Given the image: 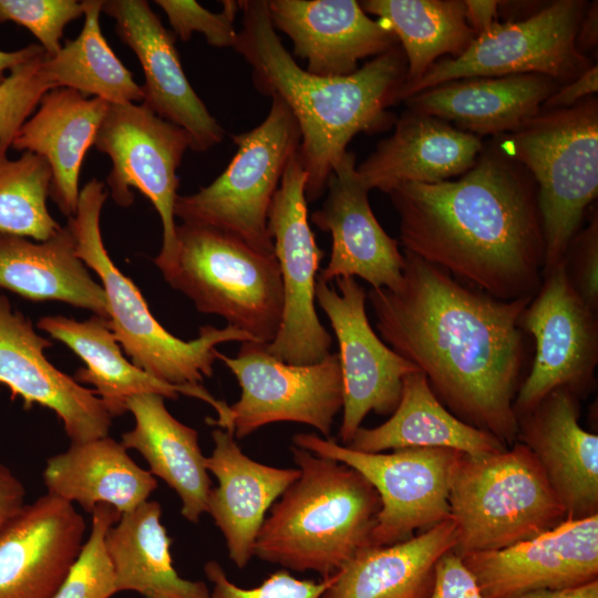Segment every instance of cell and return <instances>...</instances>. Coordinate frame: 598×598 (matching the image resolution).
Segmentation results:
<instances>
[{
  "instance_id": "1",
  "label": "cell",
  "mask_w": 598,
  "mask_h": 598,
  "mask_svg": "<svg viewBox=\"0 0 598 598\" xmlns=\"http://www.w3.org/2000/svg\"><path fill=\"white\" fill-rule=\"evenodd\" d=\"M403 256L401 287L369 291L383 341L425 375L455 416L513 443L525 362L520 318L534 297L498 300L410 251Z\"/></svg>"
},
{
  "instance_id": "2",
  "label": "cell",
  "mask_w": 598,
  "mask_h": 598,
  "mask_svg": "<svg viewBox=\"0 0 598 598\" xmlns=\"http://www.w3.org/2000/svg\"><path fill=\"white\" fill-rule=\"evenodd\" d=\"M404 250L498 300L533 298L545 239L529 172L494 143L456 181L389 193Z\"/></svg>"
},
{
  "instance_id": "3",
  "label": "cell",
  "mask_w": 598,
  "mask_h": 598,
  "mask_svg": "<svg viewBox=\"0 0 598 598\" xmlns=\"http://www.w3.org/2000/svg\"><path fill=\"white\" fill-rule=\"evenodd\" d=\"M243 24L234 50L251 68L255 89L281 100L301 133L298 155L307 174L306 198L319 199L328 178L358 133L394 124L388 109L398 103L406 75L400 44L347 76H319L300 68L270 21L267 0L239 1Z\"/></svg>"
},
{
  "instance_id": "4",
  "label": "cell",
  "mask_w": 598,
  "mask_h": 598,
  "mask_svg": "<svg viewBox=\"0 0 598 598\" xmlns=\"http://www.w3.org/2000/svg\"><path fill=\"white\" fill-rule=\"evenodd\" d=\"M291 451L300 476L270 507L254 555L329 577L371 546L380 496L353 467L295 445Z\"/></svg>"
},
{
  "instance_id": "5",
  "label": "cell",
  "mask_w": 598,
  "mask_h": 598,
  "mask_svg": "<svg viewBox=\"0 0 598 598\" xmlns=\"http://www.w3.org/2000/svg\"><path fill=\"white\" fill-rule=\"evenodd\" d=\"M109 196L96 178L80 192L78 209L69 218L76 256L100 278L106 295L110 327L133 364L152 377L176 385L200 384L213 377L216 346L256 341L249 333L227 324L199 328L196 339L184 341L168 332L152 315L135 283L110 258L100 218Z\"/></svg>"
},
{
  "instance_id": "6",
  "label": "cell",
  "mask_w": 598,
  "mask_h": 598,
  "mask_svg": "<svg viewBox=\"0 0 598 598\" xmlns=\"http://www.w3.org/2000/svg\"><path fill=\"white\" fill-rule=\"evenodd\" d=\"M493 143L520 163L537 188L545 239L543 277L565 260L587 207L598 193V100L540 110Z\"/></svg>"
},
{
  "instance_id": "7",
  "label": "cell",
  "mask_w": 598,
  "mask_h": 598,
  "mask_svg": "<svg viewBox=\"0 0 598 598\" xmlns=\"http://www.w3.org/2000/svg\"><path fill=\"white\" fill-rule=\"evenodd\" d=\"M450 517L458 556L497 550L566 519V511L530 450L518 442L484 455L460 453L451 477Z\"/></svg>"
},
{
  "instance_id": "8",
  "label": "cell",
  "mask_w": 598,
  "mask_h": 598,
  "mask_svg": "<svg viewBox=\"0 0 598 598\" xmlns=\"http://www.w3.org/2000/svg\"><path fill=\"white\" fill-rule=\"evenodd\" d=\"M165 281L203 313L270 343L283 311V290L275 254H262L221 230L176 225V257Z\"/></svg>"
},
{
  "instance_id": "9",
  "label": "cell",
  "mask_w": 598,
  "mask_h": 598,
  "mask_svg": "<svg viewBox=\"0 0 598 598\" xmlns=\"http://www.w3.org/2000/svg\"><path fill=\"white\" fill-rule=\"evenodd\" d=\"M270 99V110L258 126L231 135L237 151L226 169L196 193L178 195L174 207L183 223L230 234L262 254H275L268 212L301 142L289 107L276 96Z\"/></svg>"
},
{
  "instance_id": "10",
  "label": "cell",
  "mask_w": 598,
  "mask_h": 598,
  "mask_svg": "<svg viewBox=\"0 0 598 598\" xmlns=\"http://www.w3.org/2000/svg\"><path fill=\"white\" fill-rule=\"evenodd\" d=\"M587 2L556 0L519 20L496 22L456 58H441L403 96L467 78L536 73L568 83L594 63L575 45Z\"/></svg>"
},
{
  "instance_id": "11",
  "label": "cell",
  "mask_w": 598,
  "mask_h": 598,
  "mask_svg": "<svg viewBox=\"0 0 598 598\" xmlns=\"http://www.w3.org/2000/svg\"><path fill=\"white\" fill-rule=\"evenodd\" d=\"M295 446L344 463L362 474L380 496L381 509L371 546L406 540L450 517L452 472L461 452L443 447H406L365 453L312 433H298Z\"/></svg>"
},
{
  "instance_id": "12",
  "label": "cell",
  "mask_w": 598,
  "mask_h": 598,
  "mask_svg": "<svg viewBox=\"0 0 598 598\" xmlns=\"http://www.w3.org/2000/svg\"><path fill=\"white\" fill-rule=\"evenodd\" d=\"M94 146L112 161L106 177L112 199L118 206H131L134 200L131 188L135 187L157 210L163 243L154 264L163 275L173 267L176 257L177 168L190 148L189 135L143 103L110 104Z\"/></svg>"
},
{
  "instance_id": "13",
  "label": "cell",
  "mask_w": 598,
  "mask_h": 598,
  "mask_svg": "<svg viewBox=\"0 0 598 598\" xmlns=\"http://www.w3.org/2000/svg\"><path fill=\"white\" fill-rule=\"evenodd\" d=\"M307 174L298 152L289 161L268 212V231L279 262L282 320L268 351L289 364H312L330 354L332 337L316 310V283L323 251L308 223Z\"/></svg>"
},
{
  "instance_id": "14",
  "label": "cell",
  "mask_w": 598,
  "mask_h": 598,
  "mask_svg": "<svg viewBox=\"0 0 598 598\" xmlns=\"http://www.w3.org/2000/svg\"><path fill=\"white\" fill-rule=\"evenodd\" d=\"M267 344L241 342L235 358L216 353L241 389L239 400L230 405L235 437L244 439L271 423L296 422L329 439L333 419L343 405L338 353L297 365L275 358Z\"/></svg>"
},
{
  "instance_id": "15",
  "label": "cell",
  "mask_w": 598,
  "mask_h": 598,
  "mask_svg": "<svg viewBox=\"0 0 598 598\" xmlns=\"http://www.w3.org/2000/svg\"><path fill=\"white\" fill-rule=\"evenodd\" d=\"M520 327L534 337L535 357L514 401L516 416L556 389L577 396L590 390L598 362L597 311L574 288L565 260L543 277Z\"/></svg>"
},
{
  "instance_id": "16",
  "label": "cell",
  "mask_w": 598,
  "mask_h": 598,
  "mask_svg": "<svg viewBox=\"0 0 598 598\" xmlns=\"http://www.w3.org/2000/svg\"><path fill=\"white\" fill-rule=\"evenodd\" d=\"M336 283L337 289L318 276L316 301L327 315L339 346L343 388L339 437L347 446L369 412L393 413L403 379L419 370L373 331L365 312L367 293L359 282L343 277Z\"/></svg>"
},
{
  "instance_id": "17",
  "label": "cell",
  "mask_w": 598,
  "mask_h": 598,
  "mask_svg": "<svg viewBox=\"0 0 598 598\" xmlns=\"http://www.w3.org/2000/svg\"><path fill=\"white\" fill-rule=\"evenodd\" d=\"M484 598L598 580V514L565 519L508 547L460 556Z\"/></svg>"
},
{
  "instance_id": "18",
  "label": "cell",
  "mask_w": 598,
  "mask_h": 598,
  "mask_svg": "<svg viewBox=\"0 0 598 598\" xmlns=\"http://www.w3.org/2000/svg\"><path fill=\"white\" fill-rule=\"evenodd\" d=\"M51 346L0 295V385L10 390L12 400L20 398L24 409L39 404L53 411L71 443L107 436L112 416L103 401L48 360L44 350Z\"/></svg>"
},
{
  "instance_id": "19",
  "label": "cell",
  "mask_w": 598,
  "mask_h": 598,
  "mask_svg": "<svg viewBox=\"0 0 598 598\" xmlns=\"http://www.w3.org/2000/svg\"><path fill=\"white\" fill-rule=\"evenodd\" d=\"M102 11L115 20V33L137 56L143 73V104L183 128L190 148L206 152L220 143L224 128L194 91L183 70L176 37L145 0H106Z\"/></svg>"
},
{
  "instance_id": "20",
  "label": "cell",
  "mask_w": 598,
  "mask_h": 598,
  "mask_svg": "<svg viewBox=\"0 0 598 598\" xmlns=\"http://www.w3.org/2000/svg\"><path fill=\"white\" fill-rule=\"evenodd\" d=\"M326 190L324 203L311 215L312 223L332 239L329 262L318 276L328 283L359 277L372 289L398 290L403 282L404 256L371 209L370 189L357 173L354 153L347 151L337 163Z\"/></svg>"
},
{
  "instance_id": "21",
  "label": "cell",
  "mask_w": 598,
  "mask_h": 598,
  "mask_svg": "<svg viewBox=\"0 0 598 598\" xmlns=\"http://www.w3.org/2000/svg\"><path fill=\"white\" fill-rule=\"evenodd\" d=\"M72 503L45 494L0 530V598H52L84 544Z\"/></svg>"
},
{
  "instance_id": "22",
  "label": "cell",
  "mask_w": 598,
  "mask_h": 598,
  "mask_svg": "<svg viewBox=\"0 0 598 598\" xmlns=\"http://www.w3.org/2000/svg\"><path fill=\"white\" fill-rule=\"evenodd\" d=\"M267 8L274 28L291 39L295 55L306 60L305 70L315 75H350L360 60L399 44L355 0H267Z\"/></svg>"
},
{
  "instance_id": "23",
  "label": "cell",
  "mask_w": 598,
  "mask_h": 598,
  "mask_svg": "<svg viewBox=\"0 0 598 598\" xmlns=\"http://www.w3.org/2000/svg\"><path fill=\"white\" fill-rule=\"evenodd\" d=\"M517 439L540 464L566 519L598 514V436L580 426L578 396L556 389L517 415Z\"/></svg>"
},
{
  "instance_id": "24",
  "label": "cell",
  "mask_w": 598,
  "mask_h": 598,
  "mask_svg": "<svg viewBox=\"0 0 598 598\" xmlns=\"http://www.w3.org/2000/svg\"><path fill=\"white\" fill-rule=\"evenodd\" d=\"M37 327L68 346L84 363L74 375L76 382L91 384L110 415H123L128 398L140 393H156L176 400L178 394L197 398L218 414L206 419L208 424L234 432L230 406L214 398L203 385H176L161 381L128 361L122 353L110 320L97 315L78 321L63 316H45Z\"/></svg>"
},
{
  "instance_id": "25",
  "label": "cell",
  "mask_w": 598,
  "mask_h": 598,
  "mask_svg": "<svg viewBox=\"0 0 598 598\" xmlns=\"http://www.w3.org/2000/svg\"><path fill=\"white\" fill-rule=\"evenodd\" d=\"M484 147L482 137L439 117L406 109L394 132L357 166L371 190L391 193L409 183L433 184L463 175Z\"/></svg>"
},
{
  "instance_id": "26",
  "label": "cell",
  "mask_w": 598,
  "mask_h": 598,
  "mask_svg": "<svg viewBox=\"0 0 598 598\" xmlns=\"http://www.w3.org/2000/svg\"><path fill=\"white\" fill-rule=\"evenodd\" d=\"M212 437L215 446L205 465L218 485L209 491L207 513L225 538L228 557L238 568H244L254 556L266 513L300 476V471L250 458L227 430H214Z\"/></svg>"
},
{
  "instance_id": "27",
  "label": "cell",
  "mask_w": 598,
  "mask_h": 598,
  "mask_svg": "<svg viewBox=\"0 0 598 598\" xmlns=\"http://www.w3.org/2000/svg\"><path fill=\"white\" fill-rule=\"evenodd\" d=\"M560 86L547 75L526 73L467 78L417 92L403 102L406 109L439 117L482 137L513 133L538 114Z\"/></svg>"
},
{
  "instance_id": "28",
  "label": "cell",
  "mask_w": 598,
  "mask_h": 598,
  "mask_svg": "<svg viewBox=\"0 0 598 598\" xmlns=\"http://www.w3.org/2000/svg\"><path fill=\"white\" fill-rule=\"evenodd\" d=\"M109 105L102 99L85 97L72 89L49 90L12 143L14 150L48 161L52 172L49 197L68 218L76 213L81 166L87 150L94 145Z\"/></svg>"
},
{
  "instance_id": "29",
  "label": "cell",
  "mask_w": 598,
  "mask_h": 598,
  "mask_svg": "<svg viewBox=\"0 0 598 598\" xmlns=\"http://www.w3.org/2000/svg\"><path fill=\"white\" fill-rule=\"evenodd\" d=\"M456 546L451 517L417 536L358 551L321 598H427L437 560Z\"/></svg>"
},
{
  "instance_id": "30",
  "label": "cell",
  "mask_w": 598,
  "mask_h": 598,
  "mask_svg": "<svg viewBox=\"0 0 598 598\" xmlns=\"http://www.w3.org/2000/svg\"><path fill=\"white\" fill-rule=\"evenodd\" d=\"M164 396L140 393L126 401L134 427L122 435V445L136 450L148 463L150 472L174 489L182 503L181 514L197 523L207 513L212 481L198 444V433L175 419Z\"/></svg>"
},
{
  "instance_id": "31",
  "label": "cell",
  "mask_w": 598,
  "mask_h": 598,
  "mask_svg": "<svg viewBox=\"0 0 598 598\" xmlns=\"http://www.w3.org/2000/svg\"><path fill=\"white\" fill-rule=\"evenodd\" d=\"M0 287L31 301H62L110 318L105 291L76 256L68 225L45 241L0 234Z\"/></svg>"
},
{
  "instance_id": "32",
  "label": "cell",
  "mask_w": 598,
  "mask_h": 598,
  "mask_svg": "<svg viewBox=\"0 0 598 598\" xmlns=\"http://www.w3.org/2000/svg\"><path fill=\"white\" fill-rule=\"evenodd\" d=\"M126 451L109 436L71 443L47 461L43 480L48 493L75 502L87 513L99 504L111 505L121 515L135 509L156 489L157 481Z\"/></svg>"
},
{
  "instance_id": "33",
  "label": "cell",
  "mask_w": 598,
  "mask_h": 598,
  "mask_svg": "<svg viewBox=\"0 0 598 598\" xmlns=\"http://www.w3.org/2000/svg\"><path fill=\"white\" fill-rule=\"evenodd\" d=\"M347 446L365 453L443 447L470 455L491 454L506 448L492 433L451 413L420 371L403 379L400 401L391 417L377 427H360Z\"/></svg>"
},
{
  "instance_id": "34",
  "label": "cell",
  "mask_w": 598,
  "mask_h": 598,
  "mask_svg": "<svg viewBox=\"0 0 598 598\" xmlns=\"http://www.w3.org/2000/svg\"><path fill=\"white\" fill-rule=\"evenodd\" d=\"M161 515L159 503L146 501L122 514L107 530L105 545L117 591H135L144 598H208L205 582L184 579L175 570L172 538Z\"/></svg>"
},
{
  "instance_id": "35",
  "label": "cell",
  "mask_w": 598,
  "mask_h": 598,
  "mask_svg": "<svg viewBox=\"0 0 598 598\" xmlns=\"http://www.w3.org/2000/svg\"><path fill=\"white\" fill-rule=\"evenodd\" d=\"M360 6L395 34L404 52L406 75L398 103L441 56H458L476 37L461 0H364Z\"/></svg>"
},
{
  "instance_id": "36",
  "label": "cell",
  "mask_w": 598,
  "mask_h": 598,
  "mask_svg": "<svg viewBox=\"0 0 598 598\" xmlns=\"http://www.w3.org/2000/svg\"><path fill=\"white\" fill-rule=\"evenodd\" d=\"M103 0H84L80 34L65 41L52 56H44L42 72L52 89L66 87L110 104L142 103L144 95L106 42L100 27Z\"/></svg>"
},
{
  "instance_id": "37",
  "label": "cell",
  "mask_w": 598,
  "mask_h": 598,
  "mask_svg": "<svg viewBox=\"0 0 598 598\" xmlns=\"http://www.w3.org/2000/svg\"><path fill=\"white\" fill-rule=\"evenodd\" d=\"M51 178L43 156L25 151L9 159L0 153V234L45 241L61 230L47 206Z\"/></svg>"
},
{
  "instance_id": "38",
  "label": "cell",
  "mask_w": 598,
  "mask_h": 598,
  "mask_svg": "<svg viewBox=\"0 0 598 598\" xmlns=\"http://www.w3.org/2000/svg\"><path fill=\"white\" fill-rule=\"evenodd\" d=\"M91 514V533L52 598H111L118 592L105 536L121 514L107 504L96 505Z\"/></svg>"
},
{
  "instance_id": "39",
  "label": "cell",
  "mask_w": 598,
  "mask_h": 598,
  "mask_svg": "<svg viewBox=\"0 0 598 598\" xmlns=\"http://www.w3.org/2000/svg\"><path fill=\"white\" fill-rule=\"evenodd\" d=\"M45 52L14 66L0 83V153L7 154L42 95L52 90L42 72Z\"/></svg>"
},
{
  "instance_id": "40",
  "label": "cell",
  "mask_w": 598,
  "mask_h": 598,
  "mask_svg": "<svg viewBox=\"0 0 598 598\" xmlns=\"http://www.w3.org/2000/svg\"><path fill=\"white\" fill-rule=\"evenodd\" d=\"M82 1L0 0V23L14 22L28 29L47 56L58 53L64 28L83 16Z\"/></svg>"
},
{
  "instance_id": "41",
  "label": "cell",
  "mask_w": 598,
  "mask_h": 598,
  "mask_svg": "<svg viewBox=\"0 0 598 598\" xmlns=\"http://www.w3.org/2000/svg\"><path fill=\"white\" fill-rule=\"evenodd\" d=\"M165 12L173 33L186 42L193 33H202L212 47L234 49L238 31L235 19L240 10L239 1L223 0V9L214 13L194 0H156Z\"/></svg>"
},
{
  "instance_id": "42",
  "label": "cell",
  "mask_w": 598,
  "mask_h": 598,
  "mask_svg": "<svg viewBox=\"0 0 598 598\" xmlns=\"http://www.w3.org/2000/svg\"><path fill=\"white\" fill-rule=\"evenodd\" d=\"M204 571L213 585L208 598H321L334 578L333 574L320 581L301 580L287 570H278L257 587L241 588L227 578L215 560L206 563Z\"/></svg>"
},
{
  "instance_id": "43",
  "label": "cell",
  "mask_w": 598,
  "mask_h": 598,
  "mask_svg": "<svg viewBox=\"0 0 598 598\" xmlns=\"http://www.w3.org/2000/svg\"><path fill=\"white\" fill-rule=\"evenodd\" d=\"M568 277L582 298L595 311L598 309V217L591 216L586 229L578 231L565 257Z\"/></svg>"
},
{
  "instance_id": "44",
  "label": "cell",
  "mask_w": 598,
  "mask_h": 598,
  "mask_svg": "<svg viewBox=\"0 0 598 598\" xmlns=\"http://www.w3.org/2000/svg\"><path fill=\"white\" fill-rule=\"evenodd\" d=\"M427 598H484V596L462 558L454 550H450L435 565L434 584Z\"/></svg>"
},
{
  "instance_id": "45",
  "label": "cell",
  "mask_w": 598,
  "mask_h": 598,
  "mask_svg": "<svg viewBox=\"0 0 598 598\" xmlns=\"http://www.w3.org/2000/svg\"><path fill=\"white\" fill-rule=\"evenodd\" d=\"M598 90V68L592 64L573 81L560 86L543 103L542 110L566 109L592 96Z\"/></svg>"
},
{
  "instance_id": "46",
  "label": "cell",
  "mask_w": 598,
  "mask_h": 598,
  "mask_svg": "<svg viewBox=\"0 0 598 598\" xmlns=\"http://www.w3.org/2000/svg\"><path fill=\"white\" fill-rule=\"evenodd\" d=\"M25 489L13 472L0 461V530L25 505Z\"/></svg>"
},
{
  "instance_id": "47",
  "label": "cell",
  "mask_w": 598,
  "mask_h": 598,
  "mask_svg": "<svg viewBox=\"0 0 598 598\" xmlns=\"http://www.w3.org/2000/svg\"><path fill=\"white\" fill-rule=\"evenodd\" d=\"M464 6L466 21L476 35L498 22L499 1L466 0Z\"/></svg>"
},
{
  "instance_id": "48",
  "label": "cell",
  "mask_w": 598,
  "mask_h": 598,
  "mask_svg": "<svg viewBox=\"0 0 598 598\" xmlns=\"http://www.w3.org/2000/svg\"><path fill=\"white\" fill-rule=\"evenodd\" d=\"M598 42V2L594 1L587 6L580 20L575 45L584 55L597 47Z\"/></svg>"
},
{
  "instance_id": "49",
  "label": "cell",
  "mask_w": 598,
  "mask_h": 598,
  "mask_svg": "<svg viewBox=\"0 0 598 598\" xmlns=\"http://www.w3.org/2000/svg\"><path fill=\"white\" fill-rule=\"evenodd\" d=\"M508 598H598V580L563 589H540Z\"/></svg>"
},
{
  "instance_id": "50",
  "label": "cell",
  "mask_w": 598,
  "mask_h": 598,
  "mask_svg": "<svg viewBox=\"0 0 598 598\" xmlns=\"http://www.w3.org/2000/svg\"><path fill=\"white\" fill-rule=\"evenodd\" d=\"M43 51L44 50L38 43H31L16 51L0 50V83L3 82L14 66L32 59Z\"/></svg>"
}]
</instances>
